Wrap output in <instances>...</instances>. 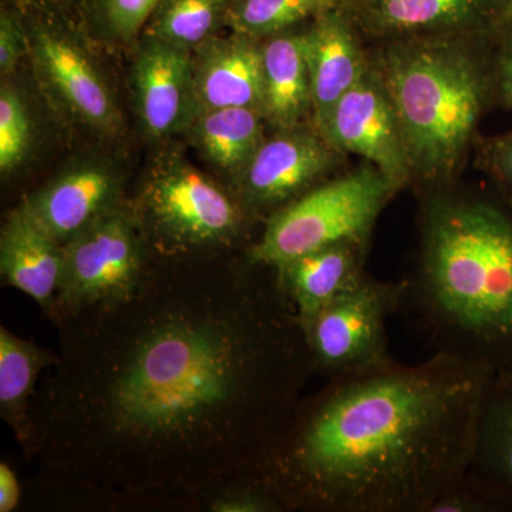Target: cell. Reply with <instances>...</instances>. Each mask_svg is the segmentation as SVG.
I'll list each match as a JSON object with an SVG mask.
<instances>
[{
  "mask_svg": "<svg viewBox=\"0 0 512 512\" xmlns=\"http://www.w3.org/2000/svg\"><path fill=\"white\" fill-rule=\"evenodd\" d=\"M491 376L433 353L329 380L298 404L261 473L286 507L430 512L466 477Z\"/></svg>",
  "mask_w": 512,
  "mask_h": 512,
  "instance_id": "obj_1",
  "label": "cell"
},
{
  "mask_svg": "<svg viewBox=\"0 0 512 512\" xmlns=\"http://www.w3.org/2000/svg\"><path fill=\"white\" fill-rule=\"evenodd\" d=\"M403 308L434 353L490 373L512 370V204L481 192L429 188Z\"/></svg>",
  "mask_w": 512,
  "mask_h": 512,
  "instance_id": "obj_2",
  "label": "cell"
},
{
  "mask_svg": "<svg viewBox=\"0 0 512 512\" xmlns=\"http://www.w3.org/2000/svg\"><path fill=\"white\" fill-rule=\"evenodd\" d=\"M466 37L389 40L372 63L402 127L413 181L426 190L450 185L487 100L491 79Z\"/></svg>",
  "mask_w": 512,
  "mask_h": 512,
  "instance_id": "obj_3",
  "label": "cell"
},
{
  "mask_svg": "<svg viewBox=\"0 0 512 512\" xmlns=\"http://www.w3.org/2000/svg\"><path fill=\"white\" fill-rule=\"evenodd\" d=\"M397 191L369 163L316 185L272 212L258 244L249 249V262L275 269L339 242L370 241L377 218Z\"/></svg>",
  "mask_w": 512,
  "mask_h": 512,
  "instance_id": "obj_4",
  "label": "cell"
},
{
  "mask_svg": "<svg viewBox=\"0 0 512 512\" xmlns=\"http://www.w3.org/2000/svg\"><path fill=\"white\" fill-rule=\"evenodd\" d=\"M406 281L363 274L303 329L313 372L329 380L390 365L387 322L402 311Z\"/></svg>",
  "mask_w": 512,
  "mask_h": 512,
  "instance_id": "obj_5",
  "label": "cell"
},
{
  "mask_svg": "<svg viewBox=\"0 0 512 512\" xmlns=\"http://www.w3.org/2000/svg\"><path fill=\"white\" fill-rule=\"evenodd\" d=\"M143 272V248L136 225L113 208L63 245L57 298L70 308L126 302Z\"/></svg>",
  "mask_w": 512,
  "mask_h": 512,
  "instance_id": "obj_6",
  "label": "cell"
},
{
  "mask_svg": "<svg viewBox=\"0 0 512 512\" xmlns=\"http://www.w3.org/2000/svg\"><path fill=\"white\" fill-rule=\"evenodd\" d=\"M144 210L157 231L181 247H207L237 237L244 210L190 165H163L144 191Z\"/></svg>",
  "mask_w": 512,
  "mask_h": 512,
  "instance_id": "obj_7",
  "label": "cell"
},
{
  "mask_svg": "<svg viewBox=\"0 0 512 512\" xmlns=\"http://www.w3.org/2000/svg\"><path fill=\"white\" fill-rule=\"evenodd\" d=\"M322 136L339 153L357 154L375 165L399 190L413 183L402 127L372 62L338 101Z\"/></svg>",
  "mask_w": 512,
  "mask_h": 512,
  "instance_id": "obj_8",
  "label": "cell"
},
{
  "mask_svg": "<svg viewBox=\"0 0 512 512\" xmlns=\"http://www.w3.org/2000/svg\"><path fill=\"white\" fill-rule=\"evenodd\" d=\"M338 154L319 131H279L238 175L242 202L252 211L275 212L319 185Z\"/></svg>",
  "mask_w": 512,
  "mask_h": 512,
  "instance_id": "obj_9",
  "label": "cell"
},
{
  "mask_svg": "<svg viewBox=\"0 0 512 512\" xmlns=\"http://www.w3.org/2000/svg\"><path fill=\"white\" fill-rule=\"evenodd\" d=\"M357 30L383 37L474 35L505 18V0H345Z\"/></svg>",
  "mask_w": 512,
  "mask_h": 512,
  "instance_id": "obj_10",
  "label": "cell"
},
{
  "mask_svg": "<svg viewBox=\"0 0 512 512\" xmlns=\"http://www.w3.org/2000/svg\"><path fill=\"white\" fill-rule=\"evenodd\" d=\"M138 119L153 138L177 133L195 116L194 60L188 49L148 39L133 67Z\"/></svg>",
  "mask_w": 512,
  "mask_h": 512,
  "instance_id": "obj_11",
  "label": "cell"
},
{
  "mask_svg": "<svg viewBox=\"0 0 512 512\" xmlns=\"http://www.w3.org/2000/svg\"><path fill=\"white\" fill-rule=\"evenodd\" d=\"M305 32L315 130L323 134L338 101L369 67L355 23L343 6L313 19Z\"/></svg>",
  "mask_w": 512,
  "mask_h": 512,
  "instance_id": "obj_12",
  "label": "cell"
},
{
  "mask_svg": "<svg viewBox=\"0 0 512 512\" xmlns=\"http://www.w3.org/2000/svg\"><path fill=\"white\" fill-rule=\"evenodd\" d=\"M32 50L43 80L74 117L106 133L120 127L109 87L79 47L66 37L37 30Z\"/></svg>",
  "mask_w": 512,
  "mask_h": 512,
  "instance_id": "obj_13",
  "label": "cell"
},
{
  "mask_svg": "<svg viewBox=\"0 0 512 512\" xmlns=\"http://www.w3.org/2000/svg\"><path fill=\"white\" fill-rule=\"evenodd\" d=\"M194 97L195 114L229 107L262 111V45L241 35L202 43L194 60Z\"/></svg>",
  "mask_w": 512,
  "mask_h": 512,
  "instance_id": "obj_14",
  "label": "cell"
},
{
  "mask_svg": "<svg viewBox=\"0 0 512 512\" xmlns=\"http://www.w3.org/2000/svg\"><path fill=\"white\" fill-rule=\"evenodd\" d=\"M370 241L316 249L275 268L276 284L291 302L302 329L365 274Z\"/></svg>",
  "mask_w": 512,
  "mask_h": 512,
  "instance_id": "obj_15",
  "label": "cell"
},
{
  "mask_svg": "<svg viewBox=\"0 0 512 512\" xmlns=\"http://www.w3.org/2000/svg\"><path fill=\"white\" fill-rule=\"evenodd\" d=\"M119 183L101 165H80L26 200L36 221L64 245L117 207Z\"/></svg>",
  "mask_w": 512,
  "mask_h": 512,
  "instance_id": "obj_16",
  "label": "cell"
},
{
  "mask_svg": "<svg viewBox=\"0 0 512 512\" xmlns=\"http://www.w3.org/2000/svg\"><path fill=\"white\" fill-rule=\"evenodd\" d=\"M63 245L22 202L5 222L0 237V272L6 284L46 305L59 289Z\"/></svg>",
  "mask_w": 512,
  "mask_h": 512,
  "instance_id": "obj_17",
  "label": "cell"
},
{
  "mask_svg": "<svg viewBox=\"0 0 512 512\" xmlns=\"http://www.w3.org/2000/svg\"><path fill=\"white\" fill-rule=\"evenodd\" d=\"M467 476L512 511V370L485 386Z\"/></svg>",
  "mask_w": 512,
  "mask_h": 512,
  "instance_id": "obj_18",
  "label": "cell"
},
{
  "mask_svg": "<svg viewBox=\"0 0 512 512\" xmlns=\"http://www.w3.org/2000/svg\"><path fill=\"white\" fill-rule=\"evenodd\" d=\"M262 62L265 120L279 131L301 126L303 117L312 110L305 32H282L266 40Z\"/></svg>",
  "mask_w": 512,
  "mask_h": 512,
  "instance_id": "obj_19",
  "label": "cell"
},
{
  "mask_svg": "<svg viewBox=\"0 0 512 512\" xmlns=\"http://www.w3.org/2000/svg\"><path fill=\"white\" fill-rule=\"evenodd\" d=\"M195 136L205 156L221 170L241 174L264 144V114L248 107L200 111Z\"/></svg>",
  "mask_w": 512,
  "mask_h": 512,
  "instance_id": "obj_20",
  "label": "cell"
},
{
  "mask_svg": "<svg viewBox=\"0 0 512 512\" xmlns=\"http://www.w3.org/2000/svg\"><path fill=\"white\" fill-rule=\"evenodd\" d=\"M52 362L45 350L0 329V410L12 426L22 424L36 377Z\"/></svg>",
  "mask_w": 512,
  "mask_h": 512,
  "instance_id": "obj_21",
  "label": "cell"
},
{
  "mask_svg": "<svg viewBox=\"0 0 512 512\" xmlns=\"http://www.w3.org/2000/svg\"><path fill=\"white\" fill-rule=\"evenodd\" d=\"M343 5L345 0H238L228 19L237 35L258 39L286 32Z\"/></svg>",
  "mask_w": 512,
  "mask_h": 512,
  "instance_id": "obj_22",
  "label": "cell"
},
{
  "mask_svg": "<svg viewBox=\"0 0 512 512\" xmlns=\"http://www.w3.org/2000/svg\"><path fill=\"white\" fill-rule=\"evenodd\" d=\"M227 0H167L151 16L148 39L184 47L202 45L217 26Z\"/></svg>",
  "mask_w": 512,
  "mask_h": 512,
  "instance_id": "obj_23",
  "label": "cell"
},
{
  "mask_svg": "<svg viewBox=\"0 0 512 512\" xmlns=\"http://www.w3.org/2000/svg\"><path fill=\"white\" fill-rule=\"evenodd\" d=\"M32 126L28 110L18 92L3 86L0 90V170L10 173L29 150Z\"/></svg>",
  "mask_w": 512,
  "mask_h": 512,
  "instance_id": "obj_24",
  "label": "cell"
},
{
  "mask_svg": "<svg viewBox=\"0 0 512 512\" xmlns=\"http://www.w3.org/2000/svg\"><path fill=\"white\" fill-rule=\"evenodd\" d=\"M430 512H511L507 504L467 476L447 491Z\"/></svg>",
  "mask_w": 512,
  "mask_h": 512,
  "instance_id": "obj_25",
  "label": "cell"
},
{
  "mask_svg": "<svg viewBox=\"0 0 512 512\" xmlns=\"http://www.w3.org/2000/svg\"><path fill=\"white\" fill-rule=\"evenodd\" d=\"M163 0H104L107 20L121 39L130 40L151 19Z\"/></svg>",
  "mask_w": 512,
  "mask_h": 512,
  "instance_id": "obj_26",
  "label": "cell"
},
{
  "mask_svg": "<svg viewBox=\"0 0 512 512\" xmlns=\"http://www.w3.org/2000/svg\"><path fill=\"white\" fill-rule=\"evenodd\" d=\"M484 167L512 204V133L494 138L484 148Z\"/></svg>",
  "mask_w": 512,
  "mask_h": 512,
  "instance_id": "obj_27",
  "label": "cell"
},
{
  "mask_svg": "<svg viewBox=\"0 0 512 512\" xmlns=\"http://www.w3.org/2000/svg\"><path fill=\"white\" fill-rule=\"evenodd\" d=\"M26 40L15 19L3 13L0 18V72L8 74L25 55Z\"/></svg>",
  "mask_w": 512,
  "mask_h": 512,
  "instance_id": "obj_28",
  "label": "cell"
},
{
  "mask_svg": "<svg viewBox=\"0 0 512 512\" xmlns=\"http://www.w3.org/2000/svg\"><path fill=\"white\" fill-rule=\"evenodd\" d=\"M493 80L501 99L512 107V35L508 36L498 53Z\"/></svg>",
  "mask_w": 512,
  "mask_h": 512,
  "instance_id": "obj_29",
  "label": "cell"
},
{
  "mask_svg": "<svg viewBox=\"0 0 512 512\" xmlns=\"http://www.w3.org/2000/svg\"><path fill=\"white\" fill-rule=\"evenodd\" d=\"M20 488L18 478L8 464H0V512H10L18 507Z\"/></svg>",
  "mask_w": 512,
  "mask_h": 512,
  "instance_id": "obj_30",
  "label": "cell"
},
{
  "mask_svg": "<svg viewBox=\"0 0 512 512\" xmlns=\"http://www.w3.org/2000/svg\"><path fill=\"white\" fill-rule=\"evenodd\" d=\"M504 20H512V0H505V18Z\"/></svg>",
  "mask_w": 512,
  "mask_h": 512,
  "instance_id": "obj_31",
  "label": "cell"
}]
</instances>
